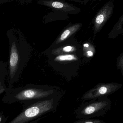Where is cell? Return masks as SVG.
Wrapping results in <instances>:
<instances>
[{
    "label": "cell",
    "instance_id": "obj_1",
    "mask_svg": "<svg viewBox=\"0 0 123 123\" xmlns=\"http://www.w3.org/2000/svg\"><path fill=\"white\" fill-rule=\"evenodd\" d=\"M55 107V100L54 98L43 99L35 102L25 109L10 123H24L38 117Z\"/></svg>",
    "mask_w": 123,
    "mask_h": 123
},
{
    "label": "cell",
    "instance_id": "obj_2",
    "mask_svg": "<svg viewBox=\"0 0 123 123\" xmlns=\"http://www.w3.org/2000/svg\"><path fill=\"white\" fill-rule=\"evenodd\" d=\"M55 91L51 88H25L13 94L12 100L18 101L45 99L51 96Z\"/></svg>",
    "mask_w": 123,
    "mask_h": 123
},
{
    "label": "cell",
    "instance_id": "obj_3",
    "mask_svg": "<svg viewBox=\"0 0 123 123\" xmlns=\"http://www.w3.org/2000/svg\"><path fill=\"white\" fill-rule=\"evenodd\" d=\"M121 86L114 83L100 84L85 93L82 98L85 100H91L108 95L119 89Z\"/></svg>",
    "mask_w": 123,
    "mask_h": 123
},
{
    "label": "cell",
    "instance_id": "obj_4",
    "mask_svg": "<svg viewBox=\"0 0 123 123\" xmlns=\"http://www.w3.org/2000/svg\"><path fill=\"white\" fill-rule=\"evenodd\" d=\"M114 8L113 0L106 3L100 9L93 20V33L96 34L101 31L112 15Z\"/></svg>",
    "mask_w": 123,
    "mask_h": 123
},
{
    "label": "cell",
    "instance_id": "obj_5",
    "mask_svg": "<svg viewBox=\"0 0 123 123\" xmlns=\"http://www.w3.org/2000/svg\"><path fill=\"white\" fill-rule=\"evenodd\" d=\"M15 43L13 42L11 49L9 61V74L11 80H13L20 64V58Z\"/></svg>",
    "mask_w": 123,
    "mask_h": 123
},
{
    "label": "cell",
    "instance_id": "obj_6",
    "mask_svg": "<svg viewBox=\"0 0 123 123\" xmlns=\"http://www.w3.org/2000/svg\"><path fill=\"white\" fill-rule=\"evenodd\" d=\"M108 105V102L105 101L98 100L89 104L81 110L80 114L84 116H91L97 114L105 109Z\"/></svg>",
    "mask_w": 123,
    "mask_h": 123
},
{
    "label": "cell",
    "instance_id": "obj_7",
    "mask_svg": "<svg viewBox=\"0 0 123 123\" xmlns=\"http://www.w3.org/2000/svg\"><path fill=\"white\" fill-rule=\"evenodd\" d=\"M123 14L119 18L118 22L114 26L112 30L109 34V38H115L119 34H121L123 31Z\"/></svg>",
    "mask_w": 123,
    "mask_h": 123
},
{
    "label": "cell",
    "instance_id": "obj_8",
    "mask_svg": "<svg viewBox=\"0 0 123 123\" xmlns=\"http://www.w3.org/2000/svg\"><path fill=\"white\" fill-rule=\"evenodd\" d=\"M80 24H75V25L70 27L68 29L65 30L62 33L59 39L57 40V43H60L61 42L64 41L65 39L67 38L70 36L72 35L74 33L76 32L80 29Z\"/></svg>",
    "mask_w": 123,
    "mask_h": 123
},
{
    "label": "cell",
    "instance_id": "obj_9",
    "mask_svg": "<svg viewBox=\"0 0 123 123\" xmlns=\"http://www.w3.org/2000/svg\"><path fill=\"white\" fill-rule=\"evenodd\" d=\"M77 60V57L74 55L71 54H64L57 56L54 59L55 62H72Z\"/></svg>",
    "mask_w": 123,
    "mask_h": 123
},
{
    "label": "cell",
    "instance_id": "obj_10",
    "mask_svg": "<svg viewBox=\"0 0 123 123\" xmlns=\"http://www.w3.org/2000/svg\"><path fill=\"white\" fill-rule=\"evenodd\" d=\"M77 122L80 123H102L104 122L101 120L94 119H83Z\"/></svg>",
    "mask_w": 123,
    "mask_h": 123
},
{
    "label": "cell",
    "instance_id": "obj_11",
    "mask_svg": "<svg viewBox=\"0 0 123 123\" xmlns=\"http://www.w3.org/2000/svg\"><path fill=\"white\" fill-rule=\"evenodd\" d=\"M75 51V48L72 46H66L62 48L61 52L62 53H68L72 52Z\"/></svg>",
    "mask_w": 123,
    "mask_h": 123
},
{
    "label": "cell",
    "instance_id": "obj_12",
    "mask_svg": "<svg viewBox=\"0 0 123 123\" xmlns=\"http://www.w3.org/2000/svg\"><path fill=\"white\" fill-rule=\"evenodd\" d=\"M52 6L56 8H62L64 7V5L60 2H55L52 3Z\"/></svg>",
    "mask_w": 123,
    "mask_h": 123
},
{
    "label": "cell",
    "instance_id": "obj_13",
    "mask_svg": "<svg viewBox=\"0 0 123 123\" xmlns=\"http://www.w3.org/2000/svg\"><path fill=\"white\" fill-rule=\"evenodd\" d=\"M118 68H119L122 72L123 71V55L121 56L117 63Z\"/></svg>",
    "mask_w": 123,
    "mask_h": 123
},
{
    "label": "cell",
    "instance_id": "obj_14",
    "mask_svg": "<svg viewBox=\"0 0 123 123\" xmlns=\"http://www.w3.org/2000/svg\"><path fill=\"white\" fill-rule=\"evenodd\" d=\"M122 34H123V31H122Z\"/></svg>",
    "mask_w": 123,
    "mask_h": 123
}]
</instances>
